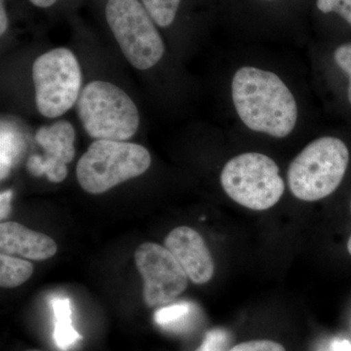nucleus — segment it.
I'll list each match as a JSON object with an SVG mask.
<instances>
[{"instance_id":"nucleus-1","label":"nucleus","mask_w":351,"mask_h":351,"mask_svg":"<svg viewBox=\"0 0 351 351\" xmlns=\"http://www.w3.org/2000/svg\"><path fill=\"white\" fill-rule=\"evenodd\" d=\"M233 104L242 122L251 130L285 138L294 130L297 103L278 75L253 66H243L233 76Z\"/></svg>"},{"instance_id":"nucleus-2","label":"nucleus","mask_w":351,"mask_h":351,"mask_svg":"<svg viewBox=\"0 0 351 351\" xmlns=\"http://www.w3.org/2000/svg\"><path fill=\"white\" fill-rule=\"evenodd\" d=\"M348 162L350 152L341 138H316L289 166L291 193L307 202L327 197L339 188Z\"/></svg>"},{"instance_id":"nucleus-3","label":"nucleus","mask_w":351,"mask_h":351,"mask_svg":"<svg viewBox=\"0 0 351 351\" xmlns=\"http://www.w3.org/2000/svg\"><path fill=\"white\" fill-rule=\"evenodd\" d=\"M76 112L84 130L96 140L126 142L140 125V114L130 97L117 85L101 80L83 88Z\"/></svg>"},{"instance_id":"nucleus-4","label":"nucleus","mask_w":351,"mask_h":351,"mask_svg":"<svg viewBox=\"0 0 351 351\" xmlns=\"http://www.w3.org/2000/svg\"><path fill=\"white\" fill-rule=\"evenodd\" d=\"M151 164V154L143 145L97 140L78 160L76 178L86 193L101 195L144 174Z\"/></svg>"},{"instance_id":"nucleus-5","label":"nucleus","mask_w":351,"mask_h":351,"mask_svg":"<svg viewBox=\"0 0 351 351\" xmlns=\"http://www.w3.org/2000/svg\"><path fill=\"white\" fill-rule=\"evenodd\" d=\"M221 184L233 201L255 211L274 207L285 191L276 161L258 152L230 159L221 171Z\"/></svg>"},{"instance_id":"nucleus-6","label":"nucleus","mask_w":351,"mask_h":351,"mask_svg":"<svg viewBox=\"0 0 351 351\" xmlns=\"http://www.w3.org/2000/svg\"><path fill=\"white\" fill-rule=\"evenodd\" d=\"M106 18L120 49L134 68L145 71L160 61L165 46L142 2L108 0Z\"/></svg>"},{"instance_id":"nucleus-7","label":"nucleus","mask_w":351,"mask_h":351,"mask_svg":"<svg viewBox=\"0 0 351 351\" xmlns=\"http://www.w3.org/2000/svg\"><path fill=\"white\" fill-rule=\"evenodd\" d=\"M32 80L36 108L48 119L69 112L82 93V69L68 48H55L36 58L32 64Z\"/></svg>"},{"instance_id":"nucleus-8","label":"nucleus","mask_w":351,"mask_h":351,"mask_svg":"<svg viewBox=\"0 0 351 351\" xmlns=\"http://www.w3.org/2000/svg\"><path fill=\"white\" fill-rule=\"evenodd\" d=\"M136 267L144 279L147 306L169 304L186 291L189 277L166 247L145 242L135 252Z\"/></svg>"},{"instance_id":"nucleus-9","label":"nucleus","mask_w":351,"mask_h":351,"mask_svg":"<svg viewBox=\"0 0 351 351\" xmlns=\"http://www.w3.org/2000/svg\"><path fill=\"white\" fill-rule=\"evenodd\" d=\"M166 248L171 252L191 282L202 285L211 280L215 263L204 239L189 226L176 228L166 237Z\"/></svg>"},{"instance_id":"nucleus-10","label":"nucleus","mask_w":351,"mask_h":351,"mask_svg":"<svg viewBox=\"0 0 351 351\" xmlns=\"http://www.w3.org/2000/svg\"><path fill=\"white\" fill-rule=\"evenodd\" d=\"M0 250L6 255L45 261L55 256L58 247L56 242L44 233L34 232L16 221H3L0 225Z\"/></svg>"},{"instance_id":"nucleus-11","label":"nucleus","mask_w":351,"mask_h":351,"mask_svg":"<svg viewBox=\"0 0 351 351\" xmlns=\"http://www.w3.org/2000/svg\"><path fill=\"white\" fill-rule=\"evenodd\" d=\"M36 141L45 152L44 157L68 165L75 156V131L66 120H60L51 126L39 128Z\"/></svg>"},{"instance_id":"nucleus-12","label":"nucleus","mask_w":351,"mask_h":351,"mask_svg":"<svg viewBox=\"0 0 351 351\" xmlns=\"http://www.w3.org/2000/svg\"><path fill=\"white\" fill-rule=\"evenodd\" d=\"M54 320L53 339L62 351L71 350L82 339L73 324V309L71 300L61 295H54L50 300Z\"/></svg>"},{"instance_id":"nucleus-13","label":"nucleus","mask_w":351,"mask_h":351,"mask_svg":"<svg viewBox=\"0 0 351 351\" xmlns=\"http://www.w3.org/2000/svg\"><path fill=\"white\" fill-rule=\"evenodd\" d=\"M198 316V308L193 302H179L161 307L154 313V319L166 331L186 332L195 327Z\"/></svg>"},{"instance_id":"nucleus-14","label":"nucleus","mask_w":351,"mask_h":351,"mask_svg":"<svg viewBox=\"0 0 351 351\" xmlns=\"http://www.w3.org/2000/svg\"><path fill=\"white\" fill-rule=\"evenodd\" d=\"M25 141L11 123L1 122L0 132V178L5 180L22 156Z\"/></svg>"},{"instance_id":"nucleus-15","label":"nucleus","mask_w":351,"mask_h":351,"mask_svg":"<svg viewBox=\"0 0 351 351\" xmlns=\"http://www.w3.org/2000/svg\"><path fill=\"white\" fill-rule=\"evenodd\" d=\"M31 262L13 256L0 255V286L2 288H16L29 280L34 274Z\"/></svg>"},{"instance_id":"nucleus-16","label":"nucleus","mask_w":351,"mask_h":351,"mask_svg":"<svg viewBox=\"0 0 351 351\" xmlns=\"http://www.w3.org/2000/svg\"><path fill=\"white\" fill-rule=\"evenodd\" d=\"M27 169L34 177L45 175L52 182H62L68 176V165L55 162L40 156H32L27 163Z\"/></svg>"},{"instance_id":"nucleus-17","label":"nucleus","mask_w":351,"mask_h":351,"mask_svg":"<svg viewBox=\"0 0 351 351\" xmlns=\"http://www.w3.org/2000/svg\"><path fill=\"white\" fill-rule=\"evenodd\" d=\"M182 0H141L156 25L166 27L174 22Z\"/></svg>"},{"instance_id":"nucleus-18","label":"nucleus","mask_w":351,"mask_h":351,"mask_svg":"<svg viewBox=\"0 0 351 351\" xmlns=\"http://www.w3.org/2000/svg\"><path fill=\"white\" fill-rule=\"evenodd\" d=\"M230 341V335L223 329H213L209 331L202 345L196 351H226Z\"/></svg>"},{"instance_id":"nucleus-19","label":"nucleus","mask_w":351,"mask_h":351,"mask_svg":"<svg viewBox=\"0 0 351 351\" xmlns=\"http://www.w3.org/2000/svg\"><path fill=\"white\" fill-rule=\"evenodd\" d=\"M316 4L321 12L339 14L351 25V0H317Z\"/></svg>"},{"instance_id":"nucleus-20","label":"nucleus","mask_w":351,"mask_h":351,"mask_svg":"<svg viewBox=\"0 0 351 351\" xmlns=\"http://www.w3.org/2000/svg\"><path fill=\"white\" fill-rule=\"evenodd\" d=\"M334 59L339 68L348 73V77H350L348 98L351 105V43H346L339 46L336 51H335Z\"/></svg>"},{"instance_id":"nucleus-21","label":"nucleus","mask_w":351,"mask_h":351,"mask_svg":"<svg viewBox=\"0 0 351 351\" xmlns=\"http://www.w3.org/2000/svg\"><path fill=\"white\" fill-rule=\"evenodd\" d=\"M228 351H286L283 346L269 339H256L233 346Z\"/></svg>"},{"instance_id":"nucleus-22","label":"nucleus","mask_w":351,"mask_h":351,"mask_svg":"<svg viewBox=\"0 0 351 351\" xmlns=\"http://www.w3.org/2000/svg\"><path fill=\"white\" fill-rule=\"evenodd\" d=\"M12 189L2 191L0 195V219L3 221L9 216L11 212V202H12Z\"/></svg>"},{"instance_id":"nucleus-23","label":"nucleus","mask_w":351,"mask_h":351,"mask_svg":"<svg viewBox=\"0 0 351 351\" xmlns=\"http://www.w3.org/2000/svg\"><path fill=\"white\" fill-rule=\"evenodd\" d=\"M332 351H351V343L346 339H337L331 346Z\"/></svg>"},{"instance_id":"nucleus-24","label":"nucleus","mask_w":351,"mask_h":351,"mask_svg":"<svg viewBox=\"0 0 351 351\" xmlns=\"http://www.w3.org/2000/svg\"><path fill=\"white\" fill-rule=\"evenodd\" d=\"M29 1L39 8H48V7L54 5L57 0H29Z\"/></svg>"},{"instance_id":"nucleus-25","label":"nucleus","mask_w":351,"mask_h":351,"mask_svg":"<svg viewBox=\"0 0 351 351\" xmlns=\"http://www.w3.org/2000/svg\"><path fill=\"white\" fill-rule=\"evenodd\" d=\"M348 253H350L351 255V235H350V239H348Z\"/></svg>"},{"instance_id":"nucleus-26","label":"nucleus","mask_w":351,"mask_h":351,"mask_svg":"<svg viewBox=\"0 0 351 351\" xmlns=\"http://www.w3.org/2000/svg\"><path fill=\"white\" fill-rule=\"evenodd\" d=\"M0 5H4V0H0Z\"/></svg>"},{"instance_id":"nucleus-27","label":"nucleus","mask_w":351,"mask_h":351,"mask_svg":"<svg viewBox=\"0 0 351 351\" xmlns=\"http://www.w3.org/2000/svg\"><path fill=\"white\" fill-rule=\"evenodd\" d=\"M27 351H43V350H27Z\"/></svg>"},{"instance_id":"nucleus-28","label":"nucleus","mask_w":351,"mask_h":351,"mask_svg":"<svg viewBox=\"0 0 351 351\" xmlns=\"http://www.w3.org/2000/svg\"><path fill=\"white\" fill-rule=\"evenodd\" d=\"M265 1H274V0H265Z\"/></svg>"}]
</instances>
